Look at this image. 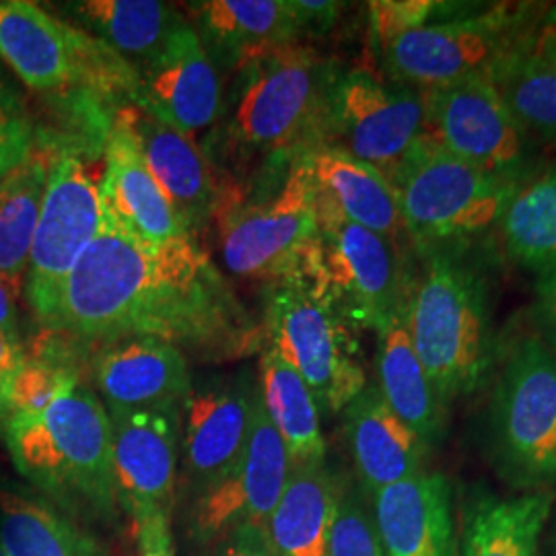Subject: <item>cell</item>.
<instances>
[{
	"label": "cell",
	"mask_w": 556,
	"mask_h": 556,
	"mask_svg": "<svg viewBox=\"0 0 556 556\" xmlns=\"http://www.w3.org/2000/svg\"><path fill=\"white\" fill-rule=\"evenodd\" d=\"M406 318L408 299L378 332V390L386 404L429 447L443 433L445 402L418 358Z\"/></svg>",
	"instance_id": "484cf974"
},
{
	"label": "cell",
	"mask_w": 556,
	"mask_h": 556,
	"mask_svg": "<svg viewBox=\"0 0 556 556\" xmlns=\"http://www.w3.org/2000/svg\"><path fill=\"white\" fill-rule=\"evenodd\" d=\"M50 330L101 344L161 338L220 355L260 344L248 312L197 239L149 245L105 215L68 275Z\"/></svg>",
	"instance_id": "6da1fadb"
},
{
	"label": "cell",
	"mask_w": 556,
	"mask_h": 556,
	"mask_svg": "<svg viewBox=\"0 0 556 556\" xmlns=\"http://www.w3.org/2000/svg\"><path fill=\"white\" fill-rule=\"evenodd\" d=\"M318 231L299 264V278L353 330L379 332L410 291L394 241L344 219L318 199ZM291 278V277H289Z\"/></svg>",
	"instance_id": "52a82bcc"
},
{
	"label": "cell",
	"mask_w": 556,
	"mask_h": 556,
	"mask_svg": "<svg viewBox=\"0 0 556 556\" xmlns=\"http://www.w3.org/2000/svg\"><path fill=\"white\" fill-rule=\"evenodd\" d=\"M291 470V457L260 397L243 456L194 498L190 534L199 544H217L238 526H268Z\"/></svg>",
	"instance_id": "9a60e30c"
},
{
	"label": "cell",
	"mask_w": 556,
	"mask_h": 556,
	"mask_svg": "<svg viewBox=\"0 0 556 556\" xmlns=\"http://www.w3.org/2000/svg\"><path fill=\"white\" fill-rule=\"evenodd\" d=\"M137 540L140 556H176L167 511H157L137 521Z\"/></svg>",
	"instance_id": "60d3db41"
},
{
	"label": "cell",
	"mask_w": 556,
	"mask_h": 556,
	"mask_svg": "<svg viewBox=\"0 0 556 556\" xmlns=\"http://www.w3.org/2000/svg\"><path fill=\"white\" fill-rule=\"evenodd\" d=\"M383 556H457L452 486L443 475L420 472L374 495Z\"/></svg>",
	"instance_id": "7402d4cb"
},
{
	"label": "cell",
	"mask_w": 556,
	"mask_h": 556,
	"mask_svg": "<svg viewBox=\"0 0 556 556\" xmlns=\"http://www.w3.org/2000/svg\"><path fill=\"white\" fill-rule=\"evenodd\" d=\"M459 4L439 0H376L369 2V25L374 43L383 48L397 36L435 21L457 17Z\"/></svg>",
	"instance_id": "d590c367"
},
{
	"label": "cell",
	"mask_w": 556,
	"mask_h": 556,
	"mask_svg": "<svg viewBox=\"0 0 556 556\" xmlns=\"http://www.w3.org/2000/svg\"><path fill=\"white\" fill-rule=\"evenodd\" d=\"M118 505L135 523L169 514L178 477L181 410H108Z\"/></svg>",
	"instance_id": "e0dca14e"
},
{
	"label": "cell",
	"mask_w": 556,
	"mask_h": 556,
	"mask_svg": "<svg viewBox=\"0 0 556 556\" xmlns=\"http://www.w3.org/2000/svg\"><path fill=\"white\" fill-rule=\"evenodd\" d=\"M79 383V367L71 355L54 349L23 355L0 381V429L15 418L40 415Z\"/></svg>",
	"instance_id": "e575fe53"
},
{
	"label": "cell",
	"mask_w": 556,
	"mask_h": 556,
	"mask_svg": "<svg viewBox=\"0 0 556 556\" xmlns=\"http://www.w3.org/2000/svg\"><path fill=\"white\" fill-rule=\"evenodd\" d=\"M0 60L25 87L66 105L85 137L89 122L108 137L116 116L110 108L139 93L132 64L29 0H0Z\"/></svg>",
	"instance_id": "3957f363"
},
{
	"label": "cell",
	"mask_w": 556,
	"mask_h": 556,
	"mask_svg": "<svg viewBox=\"0 0 556 556\" xmlns=\"http://www.w3.org/2000/svg\"><path fill=\"white\" fill-rule=\"evenodd\" d=\"M80 29L103 41L135 71L155 59L188 20L160 0H80L64 4Z\"/></svg>",
	"instance_id": "83f0119b"
},
{
	"label": "cell",
	"mask_w": 556,
	"mask_h": 556,
	"mask_svg": "<svg viewBox=\"0 0 556 556\" xmlns=\"http://www.w3.org/2000/svg\"><path fill=\"white\" fill-rule=\"evenodd\" d=\"M188 9L219 73L236 75L250 62L301 41L291 0H200Z\"/></svg>",
	"instance_id": "44dd1931"
},
{
	"label": "cell",
	"mask_w": 556,
	"mask_h": 556,
	"mask_svg": "<svg viewBox=\"0 0 556 556\" xmlns=\"http://www.w3.org/2000/svg\"><path fill=\"white\" fill-rule=\"evenodd\" d=\"M342 486L324 466H293L268 534L277 556H330Z\"/></svg>",
	"instance_id": "4316f807"
},
{
	"label": "cell",
	"mask_w": 556,
	"mask_h": 556,
	"mask_svg": "<svg viewBox=\"0 0 556 556\" xmlns=\"http://www.w3.org/2000/svg\"><path fill=\"white\" fill-rule=\"evenodd\" d=\"M530 41H532V46L536 50L556 59V4L546 13V17L542 21L540 36H538L536 40Z\"/></svg>",
	"instance_id": "f6af8a7d"
},
{
	"label": "cell",
	"mask_w": 556,
	"mask_h": 556,
	"mask_svg": "<svg viewBox=\"0 0 556 556\" xmlns=\"http://www.w3.org/2000/svg\"><path fill=\"white\" fill-rule=\"evenodd\" d=\"M0 332L7 337L20 338L15 295L2 280H0Z\"/></svg>",
	"instance_id": "7bdbcfd3"
},
{
	"label": "cell",
	"mask_w": 556,
	"mask_h": 556,
	"mask_svg": "<svg viewBox=\"0 0 556 556\" xmlns=\"http://www.w3.org/2000/svg\"><path fill=\"white\" fill-rule=\"evenodd\" d=\"M534 316L548 342V349L556 355V275L538 278Z\"/></svg>",
	"instance_id": "b9f144b4"
},
{
	"label": "cell",
	"mask_w": 556,
	"mask_h": 556,
	"mask_svg": "<svg viewBox=\"0 0 556 556\" xmlns=\"http://www.w3.org/2000/svg\"><path fill=\"white\" fill-rule=\"evenodd\" d=\"M93 381L108 410H181L192 390L186 357L161 338H118L93 357Z\"/></svg>",
	"instance_id": "ffe728a7"
},
{
	"label": "cell",
	"mask_w": 556,
	"mask_h": 556,
	"mask_svg": "<svg viewBox=\"0 0 556 556\" xmlns=\"http://www.w3.org/2000/svg\"><path fill=\"white\" fill-rule=\"evenodd\" d=\"M491 431L509 480L534 489L556 482V355L544 342L523 338L503 361Z\"/></svg>",
	"instance_id": "30bf717a"
},
{
	"label": "cell",
	"mask_w": 556,
	"mask_h": 556,
	"mask_svg": "<svg viewBox=\"0 0 556 556\" xmlns=\"http://www.w3.org/2000/svg\"><path fill=\"white\" fill-rule=\"evenodd\" d=\"M553 503L551 491L472 501L464 517L462 556H538Z\"/></svg>",
	"instance_id": "f546056e"
},
{
	"label": "cell",
	"mask_w": 556,
	"mask_h": 556,
	"mask_svg": "<svg viewBox=\"0 0 556 556\" xmlns=\"http://www.w3.org/2000/svg\"><path fill=\"white\" fill-rule=\"evenodd\" d=\"M23 477L71 511L112 519L118 507L112 422L101 397L79 383L40 415L0 429Z\"/></svg>",
	"instance_id": "5b68a950"
},
{
	"label": "cell",
	"mask_w": 556,
	"mask_h": 556,
	"mask_svg": "<svg viewBox=\"0 0 556 556\" xmlns=\"http://www.w3.org/2000/svg\"><path fill=\"white\" fill-rule=\"evenodd\" d=\"M528 137L556 144V59L521 41L486 73Z\"/></svg>",
	"instance_id": "d6a6232c"
},
{
	"label": "cell",
	"mask_w": 556,
	"mask_h": 556,
	"mask_svg": "<svg viewBox=\"0 0 556 556\" xmlns=\"http://www.w3.org/2000/svg\"><path fill=\"white\" fill-rule=\"evenodd\" d=\"M137 108L174 126L188 139L211 132L223 110L220 73L192 23H184L160 54L137 68Z\"/></svg>",
	"instance_id": "ac0fdd59"
},
{
	"label": "cell",
	"mask_w": 556,
	"mask_h": 556,
	"mask_svg": "<svg viewBox=\"0 0 556 556\" xmlns=\"http://www.w3.org/2000/svg\"><path fill=\"white\" fill-rule=\"evenodd\" d=\"M220 256L239 278L293 277L318 231L316 186L305 155L285 176L248 190H219Z\"/></svg>",
	"instance_id": "8992f818"
},
{
	"label": "cell",
	"mask_w": 556,
	"mask_h": 556,
	"mask_svg": "<svg viewBox=\"0 0 556 556\" xmlns=\"http://www.w3.org/2000/svg\"><path fill=\"white\" fill-rule=\"evenodd\" d=\"M52 153L38 149L13 174L0 179V280L20 298L40 219Z\"/></svg>",
	"instance_id": "4dcf8cb0"
},
{
	"label": "cell",
	"mask_w": 556,
	"mask_h": 556,
	"mask_svg": "<svg viewBox=\"0 0 556 556\" xmlns=\"http://www.w3.org/2000/svg\"><path fill=\"white\" fill-rule=\"evenodd\" d=\"M422 275L410 280L408 332L445 406L477 392L493 361L486 278L457 243L420 252Z\"/></svg>",
	"instance_id": "277c9868"
},
{
	"label": "cell",
	"mask_w": 556,
	"mask_h": 556,
	"mask_svg": "<svg viewBox=\"0 0 556 556\" xmlns=\"http://www.w3.org/2000/svg\"><path fill=\"white\" fill-rule=\"evenodd\" d=\"M355 332L299 278L268 285L264 344L295 367L324 413H342L367 388Z\"/></svg>",
	"instance_id": "9c48e42d"
},
{
	"label": "cell",
	"mask_w": 556,
	"mask_h": 556,
	"mask_svg": "<svg viewBox=\"0 0 556 556\" xmlns=\"http://www.w3.org/2000/svg\"><path fill=\"white\" fill-rule=\"evenodd\" d=\"M0 546L7 556H110L54 507L13 491L0 493Z\"/></svg>",
	"instance_id": "1f68e13d"
},
{
	"label": "cell",
	"mask_w": 556,
	"mask_h": 556,
	"mask_svg": "<svg viewBox=\"0 0 556 556\" xmlns=\"http://www.w3.org/2000/svg\"><path fill=\"white\" fill-rule=\"evenodd\" d=\"M43 147L52 161L23 289L36 318L50 328L68 275L100 233L103 206L100 181L83 155L48 142Z\"/></svg>",
	"instance_id": "8fae6325"
},
{
	"label": "cell",
	"mask_w": 556,
	"mask_h": 556,
	"mask_svg": "<svg viewBox=\"0 0 556 556\" xmlns=\"http://www.w3.org/2000/svg\"><path fill=\"white\" fill-rule=\"evenodd\" d=\"M330 556H383L374 521L349 489H342L338 501Z\"/></svg>",
	"instance_id": "74e56055"
},
{
	"label": "cell",
	"mask_w": 556,
	"mask_h": 556,
	"mask_svg": "<svg viewBox=\"0 0 556 556\" xmlns=\"http://www.w3.org/2000/svg\"><path fill=\"white\" fill-rule=\"evenodd\" d=\"M337 77V64L301 41L236 73L219 122L200 144L219 190L270 184L321 147Z\"/></svg>",
	"instance_id": "7a4b0ae2"
},
{
	"label": "cell",
	"mask_w": 556,
	"mask_h": 556,
	"mask_svg": "<svg viewBox=\"0 0 556 556\" xmlns=\"http://www.w3.org/2000/svg\"><path fill=\"white\" fill-rule=\"evenodd\" d=\"M427 137L480 172L521 181L530 137L486 77L422 93Z\"/></svg>",
	"instance_id": "5bb4252c"
},
{
	"label": "cell",
	"mask_w": 556,
	"mask_h": 556,
	"mask_svg": "<svg viewBox=\"0 0 556 556\" xmlns=\"http://www.w3.org/2000/svg\"><path fill=\"white\" fill-rule=\"evenodd\" d=\"M38 151V130L20 93L0 71V179Z\"/></svg>",
	"instance_id": "8d00e7d4"
},
{
	"label": "cell",
	"mask_w": 556,
	"mask_h": 556,
	"mask_svg": "<svg viewBox=\"0 0 556 556\" xmlns=\"http://www.w3.org/2000/svg\"><path fill=\"white\" fill-rule=\"evenodd\" d=\"M342 413L353 462L367 493L376 495L422 472L427 445L386 404L378 386H367Z\"/></svg>",
	"instance_id": "cb8c5ba5"
},
{
	"label": "cell",
	"mask_w": 556,
	"mask_h": 556,
	"mask_svg": "<svg viewBox=\"0 0 556 556\" xmlns=\"http://www.w3.org/2000/svg\"><path fill=\"white\" fill-rule=\"evenodd\" d=\"M132 110L135 108H124L114 116L103 147L105 174L100 179L103 215L128 236L149 245L186 238L190 233L163 197L140 153L132 128Z\"/></svg>",
	"instance_id": "d6986e66"
},
{
	"label": "cell",
	"mask_w": 556,
	"mask_h": 556,
	"mask_svg": "<svg viewBox=\"0 0 556 556\" xmlns=\"http://www.w3.org/2000/svg\"><path fill=\"white\" fill-rule=\"evenodd\" d=\"M507 256L538 278L556 275V165L517 188L498 219Z\"/></svg>",
	"instance_id": "836d02e7"
},
{
	"label": "cell",
	"mask_w": 556,
	"mask_h": 556,
	"mask_svg": "<svg viewBox=\"0 0 556 556\" xmlns=\"http://www.w3.org/2000/svg\"><path fill=\"white\" fill-rule=\"evenodd\" d=\"M298 17L299 31L303 36H324L328 34L342 13L340 2L332 0H291Z\"/></svg>",
	"instance_id": "ab89813d"
},
{
	"label": "cell",
	"mask_w": 556,
	"mask_h": 556,
	"mask_svg": "<svg viewBox=\"0 0 556 556\" xmlns=\"http://www.w3.org/2000/svg\"><path fill=\"white\" fill-rule=\"evenodd\" d=\"M132 128L163 197L184 229L197 239L215 219L219 204V186L211 163L197 140L188 139L140 108L132 110Z\"/></svg>",
	"instance_id": "603a6c76"
},
{
	"label": "cell",
	"mask_w": 556,
	"mask_h": 556,
	"mask_svg": "<svg viewBox=\"0 0 556 556\" xmlns=\"http://www.w3.org/2000/svg\"><path fill=\"white\" fill-rule=\"evenodd\" d=\"M390 181L404 231L420 252L491 229L523 184L457 160L427 132Z\"/></svg>",
	"instance_id": "ba28073f"
},
{
	"label": "cell",
	"mask_w": 556,
	"mask_h": 556,
	"mask_svg": "<svg viewBox=\"0 0 556 556\" xmlns=\"http://www.w3.org/2000/svg\"><path fill=\"white\" fill-rule=\"evenodd\" d=\"M521 9L501 4L477 15L435 21L379 48L381 62L397 85L435 91L486 73L516 50L523 36Z\"/></svg>",
	"instance_id": "7c38bea8"
},
{
	"label": "cell",
	"mask_w": 556,
	"mask_h": 556,
	"mask_svg": "<svg viewBox=\"0 0 556 556\" xmlns=\"http://www.w3.org/2000/svg\"><path fill=\"white\" fill-rule=\"evenodd\" d=\"M25 355L20 338L7 337L0 332V381L20 363Z\"/></svg>",
	"instance_id": "ee69618b"
},
{
	"label": "cell",
	"mask_w": 556,
	"mask_h": 556,
	"mask_svg": "<svg viewBox=\"0 0 556 556\" xmlns=\"http://www.w3.org/2000/svg\"><path fill=\"white\" fill-rule=\"evenodd\" d=\"M427 132L422 93L365 71L338 73L326 108L324 144L374 165L388 179Z\"/></svg>",
	"instance_id": "4fadbf2b"
},
{
	"label": "cell",
	"mask_w": 556,
	"mask_h": 556,
	"mask_svg": "<svg viewBox=\"0 0 556 556\" xmlns=\"http://www.w3.org/2000/svg\"><path fill=\"white\" fill-rule=\"evenodd\" d=\"M305 161L318 199L344 219L392 241L404 231L396 190L374 165L328 144L309 151Z\"/></svg>",
	"instance_id": "d4e9b609"
},
{
	"label": "cell",
	"mask_w": 556,
	"mask_h": 556,
	"mask_svg": "<svg viewBox=\"0 0 556 556\" xmlns=\"http://www.w3.org/2000/svg\"><path fill=\"white\" fill-rule=\"evenodd\" d=\"M260 397L291 464H324L326 441L319 429L318 402L295 367L268 344L260 358Z\"/></svg>",
	"instance_id": "f1b7e54d"
},
{
	"label": "cell",
	"mask_w": 556,
	"mask_h": 556,
	"mask_svg": "<svg viewBox=\"0 0 556 556\" xmlns=\"http://www.w3.org/2000/svg\"><path fill=\"white\" fill-rule=\"evenodd\" d=\"M260 390L248 379H211L181 406L184 478L194 497L233 470L254 427Z\"/></svg>",
	"instance_id": "2e32d148"
},
{
	"label": "cell",
	"mask_w": 556,
	"mask_h": 556,
	"mask_svg": "<svg viewBox=\"0 0 556 556\" xmlns=\"http://www.w3.org/2000/svg\"><path fill=\"white\" fill-rule=\"evenodd\" d=\"M0 556H7V553H4V548H2V546H0Z\"/></svg>",
	"instance_id": "bcb514c9"
},
{
	"label": "cell",
	"mask_w": 556,
	"mask_h": 556,
	"mask_svg": "<svg viewBox=\"0 0 556 556\" xmlns=\"http://www.w3.org/2000/svg\"><path fill=\"white\" fill-rule=\"evenodd\" d=\"M213 556H277L268 526H238L215 544Z\"/></svg>",
	"instance_id": "f35d334b"
}]
</instances>
